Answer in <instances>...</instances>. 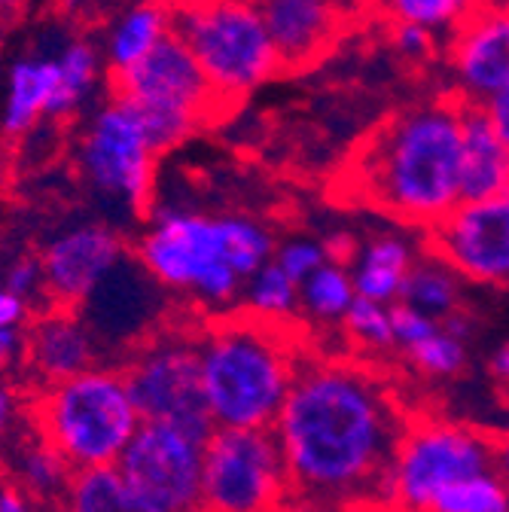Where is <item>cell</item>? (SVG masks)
Wrapping results in <instances>:
<instances>
[{
    "mask_svg": "<svg viewBox=\"0 0 509 512\" xmlns=\"http://www.w3.org/2000/svg\"><path fill=\"white\" fill-rule=\"evenodd\" d=\"M171 34V10L156 0H138L119 16L107 40L110 77L135 68L165 37Z\"/></svg>",
    "mask_w": 509,
    "mask_h": 512,
    "instance_id": "cell-24",
    "label": "cell"
},
{
    "mask_svg": "<svg viewBox=\"0 0 509 512\" xmlns=\"http://www.w3.org/2000/svg\"><path fill=\"white\" fill-rule=\"evenodd\" d=\"M506 509H509V488L494 470H485L445 488L430 512H506Z\"/></svg>",
    "mask_w": 509,
    "mask_h": 512,
    "instance_id": "cell-32",
    "label": "cell"
},
{
    "mask_svg": "<svg viewBox=\"0 0 509 512\" xmlns=\"http://www.w3.org/2000/svg\"><path fill=\"white\" fill-rule=\"evenodd\" d=\"M339 339L345 345V354L360 357L366 363H385L394 357V324H391V305L372 302V299H354L348 308Z\"/></svg>",
    "mask_w": 509,
    "mask_h": 512,
    "instance_id": "cell-28",
    "label": "cell"
},
{
    "mask_svg": "<svg viewBox=\"0 0 509 512\" xmlns=\"http://www.w3.org/2000/svg\"><path fill=\"white\" fill-rule=\"evenodd\" d=\"M485 0H369L372 13L385 25H418L439 40L470 19Z\"/></svg>",
    "mask_w": 509,
    "mask_h": 512,
    "instance_id": "cell-29",
    "label": "cell"
},
{
    "mask_svg": "<svg viewBox=\"0 0 509 512\" xmlns=\"http://www.w3.org/2000/svg\"><path fill=\"white\" fill-rule=\"evenodd\" d=\"M202 397L214 430H272L311 348L296 327H275L241 311L196 327Z\"/></svg>",
    "mask_w": 509,
    "mask_h": 512,
    "instance_id": "cell-4",
    "label": "cell"
},
{
    "mask_svg": "<svg viewBox=\"0 0 509 512\" xmlns=\"http://www.w3.org/2000/svg\"><path fill=\"white\" fill-rule=\"evenodd\" d=\"M0 512H40V503L0 476Z\"/></svg>",
    "mask_w": 509,
    "mask_h": 512,
    "instance_id": "cell-40",
    "label": "cell"
},
{
    "mask_svg": "<svg viewBox=\"0 0 509 512\" xmlns=\"http://www.w3.org/2000/svg\"><path fill=\"white\" fill-rule=\"evenodd\" d=\"M77 162L80 174L101 199H110L132 214L147 211L156 177V150L125 101L110 98L92 116Z\"/></svg>",
    "mask_w": 509,
    "mask_h": 512,
    "instance_id": "cell-11",
    "label": "cell"
},
{
    "mask_svg": "<svg viewBox=\"0 0 509 512\" xmlns=\"http://www.w3.org/2000/svg\"><path fill=\"white\" fill-rule=\"evenodd\" d=\"M485 470H494V439L485 430L412 412L378 482L372 512H430L445 488Z\"/></svg>",
    "mask_w": 509,
    "mask_h": 512,
    "instance_id": "cell-6",
    "label": "cell"
},
{
    "mask_svg": "<svg viewBox=\"0 0 509 512\" xmlns=\"http://www.w3.org/2000/svg\"><path fill=\"white\" fill-rule=\"evenodd\" d=\"M0 171H4V165H0Z\"/></svg>",
    "mask_w": 509,
    "mask_h": 512,
    "instance_id": "cell-48",
    "label": "cell"
},
{
    "mask_svg": "<svg viewBox=\"0 0 509 512\" xmlns=\"http://www.w3.org/2000/svg\"><path fill=\"white\" fill-rule=\"evenodd\" d=\"M25 4H28V0H0V19H7V16H13V13H19Z\"/></svg>",
    "mask_w": 509,
    "mask_h": 512,
    "instance_id": "cell-43",
    "label": "cell"
},
{
    "mask_svg": "<svg viewBox=\"0 0 509 512\" xmlns=\"http://www.w3.org/2000/svg\"><path fill=\"white\" fill-rule=\"evenodd\" d=\"M0 467H4V479H10L40 506L61 503V497H65L74 479L71 464L61 458L31 424H25V430L13 439L10 452L4 455Z\"/></svg>",
    "mask_w": 509,
    "mask_h": 512,
    "instance_id": "cell-22",
    "label": "cell"
},
{
    "mask_svg": "<svg viewBox=\"0 0 509 512\" xmlns=\"http://www.w3.org/2000/svg\"><path fill=\"white\" fill-rule=\"evenodd\" d=\"M205 436L162 421H141L116 470L162 512H202Z\"/></svg>",
    "mask_w": 509,
    "mask_h": 512,
    "instance_id": "cell-12",
    "label": "cell"
},
{
    "mask_svg": "<svg viewBox=\"0 0 509 512\" xmlns=\"http://www.w3.org/2000/svg\"><path fill=\"white\" fill-rule=\"evenodd\" d=\"M241 314L263 320V324L275 327H296V314H299V284L272 260L253 272L244 287L238 308Z\"/></svg>",
    "mask_w": 509,
    "mask_h": 512,
    "instance_id": "cell-27",
    "label": "cell"
},
{
    "mask_svg": "<svg viewBox=\"0 0 509 512\" xmlns=\"http://www.w3.org/2000/svg\"><path fill=\"white\" fill-rule=\"evenodd\" d=\"M25 424H28V412L19 391L13 384L0 381V461L10 452L13 439L25 430Z\"/></svg>",
    "mask_w": 509,
    "mask_h": 512,
    "instance_id": "cell-36",
    "label": "cell"
},
{
    "mask_svg": "<svg viewBox=\"0 0 509 512\" xmlns=\"http://www.w3.org/2000/svg\"><path fill=\"white\" fill-rule=\"evenodd\" d=\"M34 317V305L25 302L22 296H16L13 290H7L0 284V330L7 327H28Z\"/></svg>",
    "mask_w": 509,
    "mask_h": 512,
    "instance_id": "cell-37",
    "label": "cell"
},
{
    "mask_svg": "<svg viewBox=\"0 0 509 512\" xmlns=\"http://www.w3.org/2000/svg\"><path fill=\"white\" fill-rule=\"evenodd\" d=\"M488 378L497 384L500 391L509 394V339L500 342V345L491 351V357H488Z\"/></svg>",
    "mask_w": 509,
    "mask_h": 512,
    "instance_id": "cell-41",
    "label": "cell"
},
{
    "mask_svg": "<svg viewBox=\"0 0 509 512\" xmlns=\"http://www.w3.org/2000/svg\"><path fill=\"white\" fill-rule=\"evenodd\" d=\"M141 266V263H138ZM159 284L141 269L138 275L125 272V266L119 269V281L116 272L77 308L83 314V320L89 324L92 336L98 339L101 351L104 348H116L122 354H132L141 342H147L153 333H159L156 327H150V317L156 314L153 302H156V290Z\"/></svg>",
    "mask_w": 509,
    "mask_h": 512,
    "instance_id": "cell-17",
    "label": "cell"
},
{
    "mask_svg": "<svg viewBox=\"0 0 509 512\" xmlns=\"http://www.w3.org/2000/svg\"><path fill=\"white\" fill-rule=\"evenodd\" d=\"M494 473L503 479V485L509 488V430H503L494 439Z\"/></svg>",
    "mask_w": 509,
    "mask_h": 512,
    "instance_id": "cell-42",
    "label": "cell"
},
{
    "mask_svg": "<svg viewBox=\"0 0 509 512\" xmlns=\"http://www.w3.org/2000/svg\"><path fill=\"white\" fill-rule=\"evenodd\" d=\"M110 92L135 110L156 156L183 144L220 113V98L202 64L174 31L135 68L113 74Z\"/></svg>",
    "mask_w": 509,
    "mask_h": 512,
    "instance_id": "cell-8",
    "label": "cell"
},
{
    "mask_svg": "<svg viewBox=\"0 0 509 512\" xmlns=\"http://www.w3.org/2000/svg\"><path fill=\"white\" fill-rule=\"evenodd\" d=\"M0 52H4V19H0Z\"/></svg>",
    "mask_w": 509,
    "mask_h": 512,
    "instance_id": "cell-46",
    "label": "cell"
},
{
    "mask_svg": "<svg viewBox=\"0 0 509 512\" xmlns=\"http://www.w3.org/2000/svg\"><path fill=\"white\" fill-rule=\"evenodd\" d=\"M397 302H406L415 311L442 320L455 311H464V278L424 247Z\"/></svg>",
    "mask_w": 509,
    "mask_h": 512,
    "instance_id": "cell-26",
    "label": "cell"
},
{
    "mask_svg": "<svg viewBox=\"0 0 509 512\" xmlns=\"http://www.w3.org/2000/svg\"><path fill=\"white\" fill-rule=\"evenodd\" d=\"M272 263L281 266L296 284H302L308 275H314L324 263H330V253H327L324 238H317V235H290V238L275 244Z\"/></svg>",
    "mask_w": 509,
    "mask_h": 512,
    "instance_id": "cell-33",
    "label": "cell"
},
{
    "mask_svg": "<svg viewBox=\"0 0 509 512\" xmlns=\"http://www.w3.org/2000/svg\"><path fill=\"white\" fill-rule=\"evenodd\" d=\"M509 189V150L479 107H467L461 128V202Z\"/></svg>",
    "mask_w": 509,
    "mask_h": 512,
    "instance_id": "cell-21",
    "label": "cell"
},
{
    "mask_svg": "<svg viewBox=\"0 0 509 512\" xmlns=\"http://www.w3.org/2000/svg\"><path fill=\"white\" fill-rule=\"evenodd\" d=\"M28 424L74 473H83L116 467L141 427V415L119 363H98L68 381L37 388Z\"/></svg>",
    "mask_w": 509,
    "mask_h": 512,
    "instance_id": "cell-5",
    "label": "cell"
},
{
    "mask_svg": "<svg viewBox=\"0 0 509 512\" xmlns=\"http://www.w3.org/2000/svg\"><path fill=\"white\" fill-rule=\"evenodd\" d=\"M424 247L449 263L464 284L509 290V189L458 202L424 235Z\"/></svg>",
    "mask_w": 509,
    "mask_h": 512,
    "instance_id": "cell-13",
    "label": "cell"
},
{
    "mask_svg": "<svg viewBox=\"0 0 509 512\" xmlns=\"http://www.w3.org/2000/svg\"><path fill=\"white\" fill-rule=\"evenodd\" d=\"M464 116L449 92L397 110L357 153L351 192L394 226L427 235L461 202Z\"/></svg>",
    "mask_w": 509,
    "mask_h": 512,
    "instance_id": "cell-2",
    "label": "cell"
},
{
    "mask_svg": "<svg viewBox=\"0 0 509 512\" xmlns=\"http://www.w3.org/2000/svg\"><path fill=\"white\" fill-rule=\"evenodd\" d=\"M491 4H497V7H503V10H509V0H491Z\"/></svg>",
    "mask_w": 509,
    "mask_h": 512,
    "instance_id": "cell-47",
    "label": "cell"
},
{
    "mask_svg": "<svg viewBox=\"0 0 509 512\" xmlns=\"http://www.w3.org/2000/svg\"><path fill=\"white\" fill-rule=\"evenodd\" d=\"M7 290H13L16 296H22L25 302H37L46 296V284H43V266L40 256H19L4 269V278H0Z\"/></svg>",
    "mask_w": 509,
    "mask_h": 512,
    "instance_id": "cell-35",
    "label": "cell"
},
{
    "mask_svg": "<svg viewBox=\"0 0 509 512\" xmlns=\"http://www.w3.org/2000/svg\"><path fill=\"white\" fill-rule=\"evenodd\" d=\"M284 68L321 61L342 34V0H257Z\"/></svg>",
    "mask_w": 509,
    "mask_h": 512,
    "instance_id": "cell-18",
    "label": "cell"
},
{
    "mask_svg": "<svg viewBox=\"0 0 509 512\" xmlns=\"http://www.w3.org/2000/svg\"><path fill=\"white\" fill-rule=\"evenodd\" d=\"M479 110L485 113V119L491 122V128L497 132V138H500V141L506 144V150H509V86H506L503 92H497L494 98H488Z\"/></svg>",
    "mask_w": 509,
    "mask_h": 512,
    "instance_id": "cell-39",
    "label": "cell"
},
{
    "mask_svg": "<svg viewBox=\"0 0 509 512\" xmlns=\"http://www.w3.org/2000/svg\"><path fill=\"white\" fill-rule=\"evenodd\" d=\"M275 244L272 229L253 217L168 208L144 229L138 263L208 320L238 308L244 281L272 260Z\"/></svg>",
    "mask_w": 509,
    "mask_h": 512,
    "instance_id": "cell-3",
    "label": "cell"
},
{
    "mask_svg": "<svg viewBox=\"0 0 509 512\" xmlns=\"http://www.w3.org/2000/svg\"><path fill=\"white\" fill-rule=\"evenodd\" d=\"M397 360L421 381H430V384L452 381V378L464 375L470 366V342L449 333L439 320L424 339H418L412 348L400 351Z\"/></svg>",
    "mask_w": 509,
    "mask_h": 512,
    "instance_id": "cell-30",
    "label": "cell"
},
{
    "mask_svg": "<svg viewBox=\"0 0 509 512\" xmlns=\"http://www.w3.org/2000/svg\"><path fill=\"white\" fill-rule=\"evenodd\" d=\"M421 253L424 238H415L412 229L403 226L375 229L357 238V250L348 263L357 296L394 305Z\"/></svg>",
    "mask_w": 509,
    "mask_h": 512,
    "instance_id": "cell-19",
    "label": "cell"
},
{
    "mask_svg": "<svg viewBox=\"0 0 509 512\" xmlns=\"http://www.w3.org/2000/svg\"><path fill=\"white\" fill-rule=\"evenodd\" d=\"M220 101H241L284 71L257 0H193L171 13Z\"/></svg>",
    "mask_w": 509,
    "mask_h": 512,
    "instance_id": "cell-7",
    "label": "cell"
},
{
    "mask_svg": "<svg viewBox=\"0 0 509 512\" xmlns=\"http://www.w3.org/2000/svg\"><path fill=\"white\" fill-rule=\"evenodd\" d=\"M445 92L464 107H482L509 86V10L485 4L442 40Z\"/></svg>",
    "mask_w": 509,
    "mask_h": 512,
    "instance_id": "cell-14",
    "label": "cell"
},
{
    "mask_svg": "<svg viewBox=\"0 0 509 512\" xmlns=\"http://www.w3.org/2000/svg\"><path fill=\"white\" fill-rule=\"evenodd\" d=\"M55 64H58V89L49 104V116L61 119V116H71L83 104V98L92 92V86L98 80L101 58L92 43L74 40L55 58Z\"/></svg>",
    "mask_w": 509,
    "mask_h": 512,
    "instance_id": "cell-31",
    "label": "cell"
},
{
    "mask_svg": "<svg viewBox=\"0 0 509 512\" xmlns=\"http://www.w3.org/2000/svg\"><path fill=\"white\" fill-rule=\"evenodd\" d=\"M156 4H162V7H168V10L174 13V10H180V7H186V4H193V0H156Z\"/></svg>",
    "mask_w": 509,
    "mask_h": 512,
    "instance_id": "cell-45",
    "label": "cell"
},
{
    "mask_svg": "<svg viewBox=\"0 0 509 512\" xmlns=\"http://www.w3.org/2000/svg\"><path fill=\"white\" fill-rule=\"evenodd\" d=\"M25 330L28 327H7L0 330V372L25 366Z\"/></svg>",
    "mask_w": 509,
    "mask_h": 512,
    "instance_id": "cell-38",
    "label": "cell"
},
{
    "mask_svg": "<svg viewBox=\"0 0 509 512\" xmlns=\"http://www.w3.org/2000/svg\"><path fill=\"white\" fill-rule=\"evenodd\" d=\"M61 512H162L116 467L74 473Z\"/></svg>",
    "mask_w": 509,
    "mask_h": 512,
    "instance_id": "cell-25",
    "label": "cell"
},
{
    "mask_svg": "<svg viewBox=\"0 0 509 512\" xmlns=\"http://www.w3.org/2000/svg\"><path fill=\"white\" fill-rule=\"evenodd\" d=\"M357 290L351 269L345 263H324L314 275H308L299 284V314L296 330L305 336V342L314 348L321 339H339V327L354 305Z\"/></svg>",
    "mask_w": 509,
    "mask_h": 512,
    "instance_id": "cell-20",
    "label": "cell"
},
{
    "mask_svg": "<svg viewBox=\"0 0 509 512\" xmlns=\"http://www.w3.org/2000/svg\"><path fill=\"white\" fill-rule=\"evenodd\" d=\"M104 351L77 308L49 305L25 330V372L37 388L68 381L98 363Z\"/></svg>",
    "mask_w": 509,
    "mask_h": 512,
    "instance_id": "cell-16",
    "label": "cell"
},
{
    "mask_svg": "<svg viewBox=\"0 0 509 512\" xmlns=\"http://www.w3.org/2000/svg\"><path fill=\"white\" fill-rule=\"evenodd\" d=\"M125 260V241L107 223H80L58 232L40 253L46 299L80 308Z\"/></svg>",
    "mask_w": 509,
    "mask_h": 512,
    "instance_id": "cell-15",
    "label": "cell"
},
{
    "mask_svg": "<svg viewBox=\"0 0 509 512\" xmlns=\"http://www.w3.org/2000/svg\"><path fill=\"white\" fill-rule=\"evenodd\" d=\"M296 512H372L363 506H342V509H296Z\"/></svg>",
    "mask_w": 509,
    "mask_h": 512,
    "instance_id": "cell-44",
    "label": "cell"
},
{
    "mask_svg": "<svg viewBox=\"0 0 509 512\" xmlns=\"http://www.w3.org/2000/svg\"><path fill=\"white\" fill-rule=\"evenodd\" d=\"M272 430H214L205 442L202 512H296Z\"/></svg>",
    "mask_w": 509,
    "mask_h": 512,
    "instance_id": "cell-10",
    "label": "cell"
},
{
    "mask_svg": "<svg viewBox=\"0 0 509 512\" xmlns=\"http://www.w3.org/2000/svg\"><path fill=\"white\" fill-rule=\"evenodd\" d=\"M412 412L391 375L345 351L308 348L272 424L299 509H372Z\"/></svg>",
    "mask_w": 509,
    "mask_h": 512,
    "instance_id": "cell-1",
    "label": "cell"
},
{
    "mask_svg": "<svg viewBox=\"0 0 509 512\" xmlns=\"http://www.w3.org/2000/svg\"><path fill=\"white\" fill-rule=\"evenodd\" d=\"M506 512H509V509H506Z\"/></svg>",
    "mask_w": 509,
    "mask_h": 512,
    "instance_id": "cell-49",
    "label": "cell"
},
{
    "mask_svg": "<svg viewBox=\"0 0 509 512\" xmlns=\"http://www.w3.org/2000/svg\"><path fill=\"white\" fill-rule=\"evenodd\" d=\"M391 49L409 64H427L442 55V40L418 25H391Z\"/></svg>",
    "mask_w": 509,
    "mask_h": 512,
    "instance_id": "cell-34",
    "label": "cell"
},
{
    "mask_svg": "<svg viewBox=\"0 0 509 512\" xmlns=\"http://www.w3.org/2000/svg\"><path fill=\"white\" fill-rule=\"evenodd\" d=\"M141 421H162L196 436H211L214 424L202 397L196 327H162L119 363Z\"/></svg>",
    "mask_w": 509,
    "mask_h": 512,
    "instance_id": "cell-9",
    "label": "cell"
},
{
    "mask_svg": "<svg viewBox=\"0 0 509 512\" xmlns=\"http://www.w3.org/2000/svg\"><path fill=\"white\" fill-rule=\"evenodd\" d=\"M55 89H58L55 58H19L7 77L4 116H0L4 138L10 141L25 138L40 122V116H49Z\"/></svg>",
    "mask_w": 509,
    "mask_h": 512,
    "instance_id": "cell-23",
    "label": "cell"
}]
</instances>
